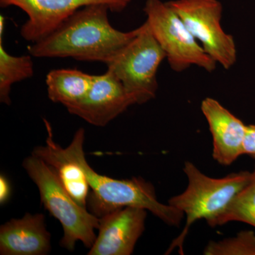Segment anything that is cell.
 Segmentation results:
<instances>
[{"mask_svg": "<svg viewBox=\"0 0 255 255\" xmlns=\"http://www.w3.org/2000/svg\"><path fill=\"white\" fill-rule=\"evenodd\" d=\"M105 4H92L75 11L56 29L28 48L36 58H71L107 64L140 31L124 32L109 20Z\"/></svg>", "mask_w": 255, "mask_h": 255, "instance_id": "6da1fadb", "label": "cell"}, {"mask_svg": "<svg viewBox=\"0 0 255 255\" xmlns=\"http://www.w3.org/2000/svg\"><path fill=\"white\" fill-rule=\"evenodd\" d=\"M85 130L80 128L66 148L55 142L54 145L60 155L78 164L85 172L90 187L87 206L92 214L100 219L116 210L133 206L150 211L168 226L177 227L181 224L184 214L169 204L159 202L150 182L141 177L113 179L95 172L85 157Z\"/></svg>", "mask_w": 255, "mask_h": 255, "instance_id": "7a4b0ae2", "label": "cell"}, {"mask_svg": "<svg viewBox=\"0 0 255 255\" xmlns=\"http://www.w3.org/2000/svg\"><path fill=\"white\" fill-rule=\"evenodd\" d=\"M183 170L188 179L187 189L171 198L168 204L182 211L187 219L182 232L171 243L167 255L176 248L183 254V245L191 226L201 219L205 220L209 225L253 177V172L249 171L233 172L223 178L210 177L189 161L184 162Z\"/></svg>", "mask_w": 255, "mask_h": 255, "instance_id": "3957f363", "label": "cell"}, {"mask_svg": "<svg viewBox=\"0 0 255 255\" xmlns=\"http://www.w3.org/2000/svg\"><path fill=\"white\" fill-rule=\"evenodd\" d=\"M23 167L38 187L45 209L63 226L60 246L73 251L80 241L90 249L97 237L95 230L100 226V219L74 200L54 169L43 159L31 154L23 161Z\"/></svg>", "mask_w": 255, "mask_h": 255, "instance_id": "277c9868", "label": "cell"}, {"mask_svg": "<svg viewBox=\"0 0 255 255\" xmlns=\"http://www.w3.org/2000/svg\"><path fill=\"white\" fill-rule=\"evenodd\" d=\"M166 54L152 35L148 24L106 65L123 84L137 105L153 100L158 89L157 74Z\"/></svg>", "mask_w": 255, "mask_h": 255, "instance_id": "5b68a950", "label": "cell"}, {"mask_svg": "<svg viewBox=\"0 0 255 255\" xmlns=\"http://www.w3.org/2000/svg\"><path fill=\"white\" fill-rule=\"evenodd\" d=\"M143 11L145 21L172 70L181 73L193 65L209 73L216 70V62L206 53L167 1L147 0Z\"/></svg>", "mask_w": 255, "mask_h": 255, "instance_id": "8992f818", "label": "cell"}, {"mask_svg": "<svg viewBox=\"0 0 255 255\" xmlns=\"http://www.w3.org/2000/svg\"><path fill=\"white\" fill-rule=\"evenodd\" d=\"M206 53L229 70L237 61L232 35L221 26L223 6L219 0H172L167 1Z\"/></svg>", "mask_w": 255, "mask_h": 255, "instance_id": "52a82bcc", "label": "cell"}, {"mask_svg": "<svg viewBox=\"0 0 255 255\" xmlns=\"http://www.w3.org/2000/svg\"><path fill=\"white\" fill-rule=\"evenodd\" d=\"M133 0H0L2 8L14 6L28 16L20 29L23 39L35 43L56 29L69 16L85 6L105 4L114 13L122 12Z\"/></svg>", "mask_w": 255, "mask_h": 255, "instance_id": "ba28073f", "label": "cell"}, {"mask_svg": "<svg viewBox=\"0 0 255 255\" xmlns=\"http://www.w3.org/2000/svg\"><path fill=\"white\" fill-rule=\"evenodd\" d=\"M136 105L115 75L107 70L103 75H95L93 84L85 97L67 109L87 123L105 127L130 106Z\"/></svg>", "mask_w": 255, "mask_h": 255, "instance_id": "9c48e42d", "label": "cell"}, {"mask_svg": "<svg viewBox=\"0 0 255 255\" xmlns=\"http://www.w3.org/2000/svg\"><path fill=\"white\" fill-rule=\"evenodd\" d=\"M147 211L127 206L100 218L98 235L87 255H131L145 231Z\"/></svg>", "mask_w": 255, "mask_h": 255, "instance_id": "30bf717a", "label": "cell"}, {"mask_svg": "<svg viewBox=\"0 0 255 255\" xmlns=\"http://www.w3.org/2000/svg\"><path fill=\"white\" fill-rule=\"evenodd\" d=\"M201 109L212 135L213 157L222 165H231L243 155L247 126L215 99H204Z\"/></svg>", "mask_w": 255, "mask_h": 255, "instance_id": "8fae6325", "label": "cell"}, {"mask_svg": "<svg viewBox=\"0 0 255 255\" xmlns=\"http://www.w3.org/2000/svg\"><path fill=\"white\" fill-rule=\"evenodd\" d=\"M50 249V234L43 214L26 213L0 228V255H45Z\"/></svg>", "mask_w": 255, "mask_h": 255, "instance_id": "7c38bea8", "label": "cell"}, {"mask_svg": "<svg viewBox=\"0 0 255 255\" xmlns=\"http://www.w3.org/2000/svg\"><path fill=\"white\" fill-rule=\"evenodd\" d=\"M48 133L46 145L37 146L32 155L43 159L55 172L60 182L70 196L82 207L87 209L90 187L85 172L78 164L66 159L56 150L53 130L48 121L43 119Z\"/></svg>", "mask_w": 255, "mask_h": 255, "instance_id": "4fadbf2b", "label": "cell"}, {"mask_svg": "<svg viewBox=\"0 0 255 255\" xmlns=\"http://www.w3.org/2000/svg\"><path fill=\"white\" fill-rule=\"evenodd\" d=\"M95 75L75 69H58L46 76L48 98L66 109L81 101L91 88Z\"/></svg>", "mask_w": 255, "mask_h": 255, "instance_id": "5bb4252c", "label": "cell"}, {"mask_svg": "<svg viewBox=\"0 0 255 255\" xmlns=\"http://www.w3.org/2000/svg\"><path fill=\"white\" fill-rule=\"evenodd\" d=\"M5 18L0 16V102L11 105V86L16 82L31 78L34 73L32 56H13L5 50L3 44Z\"/></svg>", "mask_w": 255, "mask_h": 255, "instance_id": "9a60e30c", "label": "cell"}, {"mask_svg": "<svg viewBox=\"0 0 255 255\" xmlns=\"http://www.w3.org/2000/svg\"><path fill=\"white\" fill-rule=\"evenodd\" d=\"M237 221L255 228V167L251 182L234 196L226 209L209 223L211 227Z\"/></svg>", "mask_w": 255, "mask_h": 255, "instance_id": "2e32d148", "label": "cell"}, {"mask_svg": "<svg viewBox=\"0 0 255 255\" xmlns=\"http://www.w3.org/2000/svg\"><path fill=\"white\" fill-rule=\"evenodd\" d=\"M206 255H255V233L241 231L236 237L211 241L204 251Z\"/></svg>", "mask_w": 255, "mask_h": 255, "instance_id": "e0dca14e", "label": "cell"}, {"mask_svg": "<svg viewBox=\"0 0 255 255\" xmlns=\"http://www.w3.org/2000/svg\"><path fill=\"white\" fill-rule=\"evenodd\" d=\"M243 155L255 157V124L247 126L246 135L243 140Z\"/></svg>", "mask_w": 255, "mask_h": 255, "instance_id": "ac0fdd59", "label": "cell"}, {"mask_svg": "<svg viewBox=\"0 0 255 255\" xmlns=\"http://www.w3.org/2000/svg\"><path fill=\"white\" fill-rule=\"evenodd\" d=\"M11 188L7 178L1 174L0 177V204L4 205L9 200Z\"/></svg>", "mask_w": 255, "mask_h": 255, "instance_id": "d6986e66", "label": "cell"}, {"mask_svg": "<svg viewBox=\"0 0 255 255\" xmlns=\"http://www.w3.org/2000/svg\"><path fill=\"white\" fill-rule=\"evenodd\" d=\"M253 158H254L255 160V157H253Z\"/></svg>", "mask_w": 255, "mask_h": 255, "instance_id": "ffe728a7", "label": "cell"}]
</instances>
